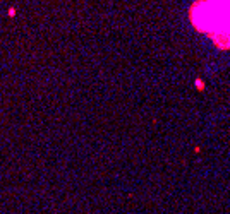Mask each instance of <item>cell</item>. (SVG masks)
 I'll return each instance as SVG.
<instances>
[{"instance_id": "1", "label": "cell", "mask_w": 230, "mask_h": 214, "mask_svg": "<svg viewBox=\"0 0 230 214\" xmlns=\"http://www.w3.org/2000/svg\"><path fill=\"white\" fill-rule=\"evenodd\" d=\"M191 19L196 29L208 33L218 46L230 48V0H199Z\"/></svg>"}]
</instances>
